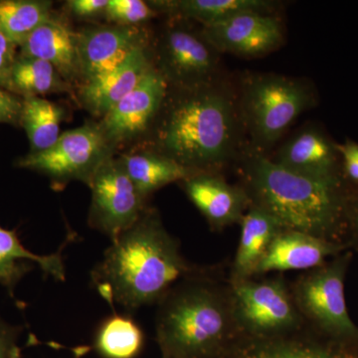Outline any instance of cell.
Instances as JSON below:
<instances>
[{
  "instance_id": "1",
  "label": "cell",
  "mask_w": 358,
  "mask_h": 358,
  "mask_svg": "<svg viewBox=\"0 0 358 358\" xmlns=\"http://www.w3.org/2000/svg\"><path fill=\"white\" fill-rule=\"evenodd\" d=\"M154 124V152L194 173H216L239 155L244 129L238 99L223 80L169 88Z\"/></svg>"
},
{
  "instance_id": "2",
  "label": "cell",
  "mask_w": 358,
  "mask_h": 358,
  "mask_svg": "<svg viewBox=\"0 0 358 358\" xmlns=\"http://www.w3.org/2000/svg\"><path fill=\"white\" fill-rule=\"evenodd\" d=\"M180 245L164 228L157 211L148 208L112 241L91 273L92 282L114 310L128 312L159 303L176 282L194 270Z\"/></svg>"
},
{
  "instance_id": "3",
  "label": "cell",
  "mask_w": 358,
  "mask_h": 358,
  "mask_svg": "<svg viewBox=\"0 0 358 358\" xmlns=\"http://www.w3.org/2000/svg\"><path fill=\"white\" fill-rule=\"evenodd\" d=\"M242 159L245 192L251 204L273 216L282 229L348 243L353 195L345 179L320 180L301 176L249 150Z\"/></svg>"
},
{
  "instance_id": "4",
  "label": "cell",
  "mask_w": 358,
  "mask_h": 358,
  "mask_svg": "<svg viewBox=\"0 0 358 358\" xmlns=\"http://www.w3.org/2000/svg\"><path fill=\"white\" fill-rule=\"evenodd\" d=\"M157 341L164 358H225L241 338L229 285L195 268L157 303Z\"/></svg>"
},
{
  "instance_id": "5",
  "label": "cell",
  "mask_w": 358,
  "mask_h": 358,
  "mask_svg": "<svg viewBox=\"0 0 358 358\" xmlns=\"http://www.w3.org/2000/svg\"><path fill=\"white\" fill-rule=\"evenodd\" d=\"M237 99L242 126L251 141L250 150L263 155L315 102L310 85L275 74L245 77Z\"/></svg>"
},
{
  "instance_id": "6",
  "label": "cell",
  "mask_w": 358,
  "mask_h": 358,
  "mask_svg": "<svg viewBox=\"0 0 358 358\" xmlns=\"http://www.w3.org/2000/svg\"><path fill=\"white\" fill-rule=\"evenodd\" d=\"M352 257V250H348L308 271L291 291L307 326L327 338L358 345V327L348 313L345 291Z\"/></svg>"
},
{
  "instance_id": "7",
  "label": "cell",
  "mask_w": 358,
  "mask_h": 358,
  "mask_svg": "<svg viewBox=\"0 0 358 358\" xmlns=\"http://www.w3.org/2000/svg\"><path fill=\"white\" fill-rule=\"evenodd\" d=\"M233 313L241 338H278L299 331L306 322L282 277L229 281Z\"/></svg>"
},
{
  "instance_id": "8",
  "label": "cell",
  "mask_w": 358,
  "mask_h": 358,
  "mask_svg": "<svg viewBox=\"0 0 358 358\" xmlns=\"http://www.w3.org/2000/svg\"><path fill=\"white\" fill-rule=\"evenodd\" d=\"M171 18L155 45V69L171 88L192 89L220 81L221 54L188 20Z\"/></svg>"
},
{
  "instance_id": "9",
  "label": "cell",
  "mask_w": 358,
  "mask_h": 358,
  "mask_svg": "<svg viewBox=\"0 0 358 358\" xmlns=\"http://www.w3.org/2000/svg\"><path fill=\"white\" fill-rule=\"evenodd\" d=\"M114 148L98 124H86L61 134L48 150L30 152L16 164L48 176L54 189L73 180L90 185L96 171L112 159Z\"/></svg>"
},
{
  "instance_id": "10",
  "label": "cell",
  "mask_w": 358,
  "mask_h": 358,
  "mask_svg": "<svg viewBox=\"0 0 358 358\" xmlns=\"http://www.w3.org/2000/svg\"><path fill=\"white\" fill-rule=\"evenodd\" d=\"M89 187L92 190L90 227L107 235L110 241L134 225L148 207L121 160L110 159L96 171Z\"/></svg>"
},
{
  "instance_id": "11",
  "label": "cell",
  "mask_w": 358,
  "mask_h": 358,
  "mask_svg": "<svg viewBox=\"0 0 358 358\" xmlns=\"http://www.w3.org/2000/svg\"><path fill=\"white\" fill-rule=\"evenodd\" d=\"M202 35L219 52L257 58L284 43V26L274 13L246 11L213 24L202 26Z\"/></svg>"
},
{
  "instance_id": "12",
  "label": "cell",
  "mask_w": 358,
  "mask_h": 358,
  "mask_svg": "<svg viewBox=\"0 0 358 358\" xmlns=\"http://www.w3.org/2000/svg\"><path fill=\"white\" fill-rule=\"evenodd\" d=\"M169 88L166 79L154 66L136 88L103 115L98 124L113 147L134 140L150 129Z\"/></svg>"
},
{
  "instance_id": "13",
  "label": "cell",
  "mask_w": 358,
  "mask_h": 358,
  "mask_svg": "<svg viewBox=\"0 0 358 358\" xmlns=\"http://www.w3.org/2000/svg\"><path fill=\"white\" fill-rule=\"evenodd\" d=\"M82 81L114 69L134 51L148 46L145 32L136 26L106 25L77 32Z\"/></svg>"
},
{
  "instance_id": "14",
  "label": "cell",
  "mask_w": 358,
  "mask_h": 358,
  "mask_svg": "<svg viewBox=\"0 0 358 358\" xmlns=\"http://www.w3.org/2000/svg\"><path fill=\"white\" fill-rule=\"evenodd\" d=\"M225 358H358V345L327 338L305 324L278 338H241Z\"/></svg>"
},
{
  "instance_id": "15",
  "label": "cell",
  "mask_w": 358,
  "mask_h": 358,
  "mask_svg": "<svg viewBox=\"0 0 358 358\" xmlns=\"http://www.w3.org/2000/svg\"><path fill=\"white\" fill-rule=\"evenodd\" d=\"M181 183L188 199L215 231L241 222L251 205L242 186L229 185L217 173H195Z\"/></svg>"
},
{
  "instance_id": "16",
  "label": "cell",
  "mask_w": 358,
  "mask_h": 358,
  "mask_svg": "<svg viewBox=\"0 0 358 358\" xmlns=\"http://www.w3.org/2000/svg\"><path fill=\"white\" fill-rule=\"evenodd\" d=\"M352 245L329 241L293 230H281L273 240L257 268L255 277L271 272L308 270L320 267L329 258L352 250Z\"/></svg>"
},
{
  "instance_id": "17",
  "label": "cell",
  "mask_w": 358,
  "mask_h": 358,
  "mask_svg": "<svg viewBox=\"0 0 358 358\" xmlns=\"http://www.w3.org/2000/svg\"><path fill=\"white\" fill-rule=\"evenodd\" d=\"M275 164L320 180L343 179L336 143L315 128L301 129L278 150Z\"/></svg>"
},
{
  "instance_id": "18",
  "label": "cell",
  "mask_w": 358,
  "mask_h": 358,
  "mask_svg": "<svg viewBox=\"0 0 358 358\" xmlns=\"http://www.w3.org/2000/svg\"><path fill=\"white\" fill-rule=\"evenodd\" d=\"M154 66L148 46L141 47L121 65L82 83L80 100L89 112L103 117L138 86Z\"/></svg>"
},
{
  "instance_id": "19",
  "label": "cell",
  "mask_w": 358,
  "mask_h": 358,
  "mask_svg": "<svg viewBox=\"0 0 358 358\" xmlns=\"http://www.w3.org/2000/svg\"><path fill=\"white\" fill-rule=\"evenodd\" d=\"M20 48V56L50 63L68 84L82 80L77 32L55 16L39 26Z\"/></svg>"
},
{
  "instance_id": "20",
  "label": "cell",
  "mask_w": 358,
  "mask_h": 358,
  "mask_svg": "<svg viewBox=\"0 0 358 358\" xmlns=\"http://www.w3.org/2000/svg\"><path fill=\"white\" fill-rule=\"evenodd\" d=\"M62 245L51 255H36L21 243L15 230H7L0 226V285L14 298L16 285L36 264L44 275H51L58 281H65L66 272Z\"/></svg>"
},
{
  "instance_id": "21",
  "label": "cell",
  "mask_w": 358,
  "mask_h": 358,
  "mask_svg": "<svg viewBox=\"0 0 358 358\" xmlns=\"http://www.w3.org/2000/svg\"><path fill=\"white\" fill-rule=\"evenodd\" d=\"M241 236L232 268L229 281H243L255 278L268 247L275 235L282 230L273 216L255 205H250L242 218Z\"/></svg>"
},
{
  "instance_id": "22",
  "label": "cell",
  "mask_w": 358,
  "mask_h": 358,
  "mask_svg": "<svg viewBox=\"0 0 358 358\" xmlns=\"http://www.w3.org/2000/svg\"><path fill=\"white\" fill-rule=\"evenodd\" d=\"M150 4L157 13L196 21L202 26L213 24L246 11L274 13L275 6L265 0H167L150 1Z\"/></svg>"
},
{
  "instance_id": "23",
  "label": "cell",
  "mask_w": 358,
  "mask_h": 358,
  "mask_svg": "<svg viewBox=\"0 0 358 358\" xmlns=\"http://www.w3.org/2000/svg\"><path fill=\"white\" fill-rule=\"evenodd\" d=\"M119 159L136 189L145 199L164 186L176 181L181 182L199 173L155 152L122 155Z\"/></svg>"
},
{
  "instance_id": "24",
  "label": "cell",
  "mask_w": 358,
  "mask_h": 358,
  "mask_svg": "<svg viewBox=\"0 0 358 358\" xmlns=\"http://www.w3.org/2000/svg\"><path fill=\"white\" fill-rule=\"evenodd\" d=\"M145 341V334L136 320L114 313L96 329L94 350L102 358H136Z\"/></svg>"
},
{
  "instance_id": "25",
  "label": "cell",
  "mask_w": 358,
  "mask_h": 358,
  "mask_svg": "<svg viewBox=\"0 0 358 358\" xmlns=\"http://www.w3.org/2000/svg\"><path fill=\"white\" fill-rule=\"evenodd\" d=\"M64 115L61 106L42 96L22 98L20 126L27 134L31 152L48 150L58 141Z\"/></svg>"
},
{
  "instance_id": "26",
  "label": "cell",
  "mask_w": 358,
  "mask_h": 358,
  "mask_svg": "<svg viewBox=\"0 0 358 358\" xmlns=\"http://www.w3.org/2000/svg\"><path fill=\"white\" fill-rule=\"evenodd\" d=\"M67 90V82L50 63L41 59L17 56L11 70L9 92L26 98L63 93Z\"/></svg>"
},
{
  "instance_id": "27",
  "label": "cell",
  "mask_w": 358,
  "mask_h": 358,
  "mask_svg": "<svg viewBox=\"0 0 358 358\" xmlns=\"http://www.w3.org/2000/svg\"><path fill=\"white\" fill-rule=\"evenodd\" d=\"M52 17L51 1L0 0V30L16 46Z\"/></svg>"
},
{
  "instance_id": "28",
  "label": "cell",
  "mask_w": 358,
  "mask_h": 358,
  "mask_svg": "<svg viewBox=\"0 0 358 358\" xmlns=\"http://www.w3.org/2000/svg\"><path fill=\"white\" fill-rule=\"evenodd\" d=\"M157 14L150 2L141 0H109L105 17L115 25L136 26L152 20Z\"/></svg>"
},
{
  "instance_id": "29",
  "label": "cell",
  "mask_w": 358,
  "mask_h": 358,
  "mask_svg": "<svg viewBox=\"0 0 358 358\" xmlns=\"http://www.w3.org/2000/svg\"><path fill=\"white\" fill-rule=\"evenodd\" d=\"M22 98L0 87V124H20Z\"/></svg>"
},
{
  "instance_id": "30",
  "label": "cell",
  "mask_w": 358,
  "mask_h": 358,
  "mask_svg": "<svg viewBox=\"0 0 358 358\" xmlns=\"http://www.w3.org/2000/svg\"><path fill=\"white\" fill-rule=\"evenodd\" d=\"M336 148L341 157L343 178L358 185V143L346 141L345 143H336Z\"/></svg>"
},
{
  "instance_id": "31",
  "label": "cell",
  "mask_w": 358,
  "mask_h": 358,
  "mask_svg": "<svg viewBox=\"0 0 358 358\" xmlns=\"http://www.w3.org/2000/svg\"><path fill=\"white\" fill-rule=\"evenodd\" d=\"M16 47L0 30V87L8 92L11 70L18 56Z\"/></svg>"
},
{
  "instance_id": "32",
  "label": "cell",
  "mask_w": 358,
  "mask_h": 358,
  "mask_svg": "<svg viewBox=\"0 0 358 358\" xmlns=\"http://www.w3.org/2000/svg\"><path fill=\"white\" fill-rule=\"evenodd\" d=\"M21 329L0 319V358H22L17 345Z\"/></svg>"
},
{
  "instance_id": "33",
  "label": "cell",
  "mask_w": 358,
  "mask_h": 358,
  "mask_svg": "<svg viewBox=\"0 0 358 358\" xmlns=\"http://www.w3.org/2000/svg\"><path fill=\"white\" fill-rule=\"evenodd\" d=\"M109 0H70L67 7L73 15L79 18H95L105 15Z\"/></svg>"
},
{
  "instance_id": "34",
  "label": "cell",
  "mask_w": 358,
  "mask_h": 358,
  "mask_svg": "<svg viewBox=\"0 0 358 358\" xmlns=\"http://www.w3.org/2000/svg\"><path fill=\"white\" fill-rule=\"evenodd\" d=\"M348 242L358 246V195H353L348 213Z\"/></svg>"
},
{
  "instance_id": "35",
  "label": "cell",
  "mask_w": 358,
  "mask_h": 358,
  "mask_svg": "<svg viewBox=\"0 0 358 358\" xmlns=\"http://www.w3.org/2000/svg\"><path fill=\"white\" fill-rule=\"evenodd\" d=\"M162 358H164V357H162Z\"/></svg>"
}]
</instances>
